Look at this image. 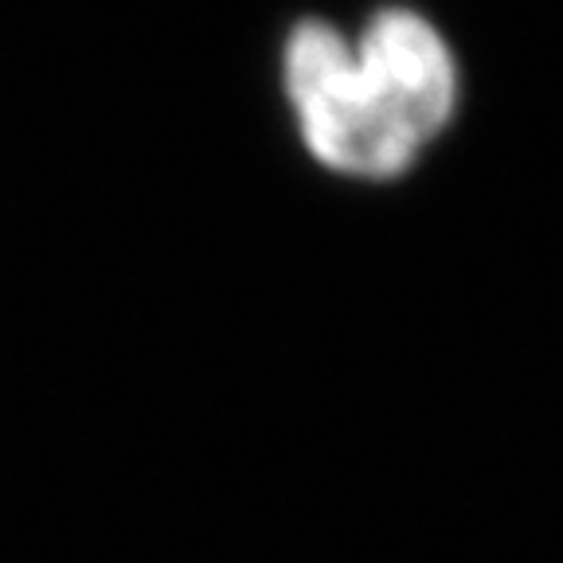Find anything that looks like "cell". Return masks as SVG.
<instances>
[{
	"label": "cell",
	"mask_w": 563,
	"mask_h": 563,
	"mask_svg": "<svg viewBox=\"0 0 563 563\" xmlns=\"http://www.w3.org/2000/svg\"><path fill=\"white\" fill-rule=\"evenodd\" d=\"M294 130L321 168L349 180H399L454 122L462 67L431 16L384 4L356 32L301 20L282 44Z\"/></svg>",
	"instance_id": "1"
}]
</instances>
